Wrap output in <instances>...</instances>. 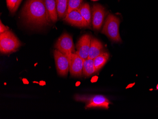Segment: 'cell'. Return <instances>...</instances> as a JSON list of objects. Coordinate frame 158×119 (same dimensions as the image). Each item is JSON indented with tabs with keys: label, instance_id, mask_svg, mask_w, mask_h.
<instances>
[{
	"label": "cell",
	"instance_id": "6da1fadb",
	"mask_svg": "<svg viewBox=\"0 0 158 119\" xmlns=\"http://www.w3.org/2000/svg\"><path fill=\"white\" fill-rule=\"evenodd\" d=\"M27 23L37 27L47 25L50 22L45 0H27L22 11Z\"/></svg>",
	"mask_w": 158,
	"mask_h": 119
},
{
	"label": "cell",
	"instance_id": "7a4b0ae2",
	"mask_svg": "<svg viewBox=\"0 0 158 119\" xmlns=\"http://www.w3.org/2000/svg\"><path fill=\"white\" fill-rule=\"evenodd\" d=\"M21 46V42L11 31L0 34L1 53L7 54L15 52Z\"/></svg>",
	"mask_w": 158,
	"mask_h": 119
},
{
	"label": "cell",
	"instance_id": "3957f363",
	"mask_svg": "<svg viewBox=\"0 0 158 119\" xmlns=\"http://www.w3.org/2000/svg\"><path fill=\"white\" fill-rule=\"evenodd\" d=\"M120 23L119 19L110 14L106 18L102 30V33L106 35L112 41L121 42L122 40L119 31Z\"/></svg>",
	"mask_w": 158,
	"mask_h": 119
},
{
	"label": "cell",
	"instance_id": "277c9868",
	"mask_svg": "<svg viewBox=\"0 0 158 119\" xmlns=\"http://www.w3.org/2000/svg\"><path fill=\"white\" fill-rule=\"evenodd\" d=\"M74 99L77 101L86 103L85 108H102L109 109L111 104L107 98L102 95L96 96H85V95H75Z\"/></svg>",
	"mask_w": 158,
	"mask_h": 119
},
{
	"label": "cell",
	"instance_id": "5b68a950",
	"mask_svg": "<svg viewBox=\"0 0 158 119\" xmlns=\"http://www.w3.org/2000/svg\"><path fill=\"white\" fill-rule=\"evenodd\" d=\"M55 48L56 49L67 56L70 60L71 55L75 52L72 37L68 34L64 33L56 42Z\"/></svg>",
	"mask_w": 158,
	"mask_h": 119
},
{
	"label": "cell",
	"instance_id": "8992f818",
	"mask_svg": "<svg viewBox=\"0 0 158 119\" xmlns=\"http://www.w3.org/2000/svg\"><path fill=\"white\" fill-rule=\"evenodd\" d=\"M57 71L61 76H66L70 68L69 60L67 56L56 49L54 52Z\"/></svg>",
	"mask_w": 158,
	"mask_h": 119
},
{
	"label": "cell",
	"instance_id": "52a82bcc",
	"mask_svg": "<svg viewBox=\"0 0 158 119\" xmlns=\"http://www.w3.org/2000/svg\"><path fill=\"white\" fill-rule=\"evenodd\" d=\"M106 15L104 8L100 4L93 5L92 9V23L94 29L100 30Z\"/></svg>",
	"mask_w": 158,
	"mask_h": 119
},
{
	"label": "cell",
	"instance_id": "ba28073f",
	"mask_svg": "<svg viewBox=\"0 0 158 119\" xmlns=\"http://www.w3.org/2000/svg\"><path fill=\"white\" fill-rule=\"evenodd\" d=\"M91 39L92 38L89 35H84L80 38L76 44V53L80 56L83 60L88 58L89 49L91 45Z\"/></svg>",
	"mask_w": 158,
	"mask_h": 119
},
{
	"label": "cell",
	"instance_id": "9c48e42d",
	"mask_svg": "<svg viewBox=\"0 0 158 119\" xmlns=\"http://www.w3.org/2000/svg\"><path fill=\"white\" fill-rule=\"evenodd\" d=\"M83 62L84 60L76 52L71 55L69 60V70L71 75L75 77H81L82 76L83 74Z\"/></svg>",
	"mask_w": 158,
	"mask_h": 119
},
{
	"label": "cell",
	"instance_id": "30bf717a",
	"mask_svg": "<svg viewBox=\"0 0 158 119\" xmlns=\"http://www.w3.org/2000/svg\"><path fill=\"white\" fill-rule=\"evenodd\" d=\"M64 20L68 23L80 28H87L90 26L81 16L78 10H75L67 14Z\"/></svg>",
	"mask_w": 158,
	"mask_h": 119
},
{
	"label": "cell",
	"instance_id": "8fae6325",
	"mask_svg": "<svg viewBox=\"0 0 158 119\" xmlns=\"http://www.w3.org/2000/svg\"><path fill=\"white\" fill-rule=\"evenodd\" d=\"M104 52V46L102 43L96 38H92L88 58L94 59Z\"/></svg>",
	"mask_w": 158,
	"mask_h": 119
},
{
	"label": "cell",
	"instance_id": "7c38bea8",
	"mask_svg": "<svg viewBox=\"0 0 158 119\" xmlns=\"http://www.w3.org/2000/svg\"><path fill=\"white\" fill-rule=\"evenodd\" d=\"M45 3L50 19L53 23H55L58 16L56 0H45Z\"/></svg>",
	"mask_w": 158,
	"mask_h": 119
},
{
	"label": "cell",
	"instance_id": "4fadbf2b",
	"mask_svg": "<svg viewBox=\"0 0 158 119\" xmlns=\"http://www.w3.org/2000/svg\"><path fill=\"white\" fill-rule=\"evenodd\" d=\"M110 55L106 52H104L93 59L96 72L98 71L105 65L109 59Z\"/></svg>",
	"mask_w": 158,
	"mask_h": 119
},
{
	"label": "cell",
	"instance_id": "5bb4252c",
	"mask_svg": "<svg viewBox=\"0 0 158 119\" xmlns=\"http://www.w3.org/2000/svg\"><path fill=\"white\" fill-rule=\"evenodd\" d=\"M96 72L93 59L88 58L84 60L82 71L83 75L85 77H88Z\"/></svg>",
	"mask_w": 158,
	"mask_h": 119
},
{
	"label": "cell",
	"instance_id": "9a60e30c",
	"mask_svg": "<svg viewBox=\"0 0 158 119\" xmlns=\"http://www.w3.org/2000/svg\"><path fill=\"white\" fill-rule=\"evenodd\" d=\"M78 11L90 26L92 21V11L89 4L88 3H83L78 9Z\"/></svg>",
	"mask_w": 158,
	"mask_h": 119
},
{
	"label": "cell",
	"instance_id": "2e32d148",
	"mask_svg": "<svg viewBox=\"0 0 158 119\" xmlns=\"http://www.w3.org/2000/svg\"><path fill=\"white\" fill-rule=\"evenodd\" d=\"M57 11L59 18H65L67 14L69 0H56Z\"/></svg>",
	"mask_w": 158,
	"mask_h": 119
},
{
	"label": "cell",
	"instance_id": "e0dca14e",
	"mask_svg": "<svg viewBox=\"0 0 158 119\" xmlns=\"http://www.w3.org/2000/svg\"><path fill=\"white\" fill-rule=\"evenodd\" d=\"M22 0H6V4L10 12L14 13L17 10Z\"/></svg>",
	"mask_w": 158,
	"mask_h": 119
},
{
	"label": "cell",
	"instance_id": "ac0fdd59",
	"mask_svg": "<svg viewBox=\"0 0 158 119\" xmlns=\"http://www.w3.org/2000/svg\"><path fill=\"white\" fill-rule=\"evenodd\" d=\"M83 0H69L67 14L73 11L78 10L82 5Z\"/></svg>",
	"mask_w": 158,
	"mask_h": 119
},
{
	"label": "cell",
	"instance_id": "d6986e66",
	"mask_svg": "<svg viewBox=\"0 0 158 119\" xmlns=\"http://www.w3.org/2000/svg\"><path fill=\"white\" fill-rule=\"evenodd\" d=\"M9 28L4 25L1 20V22H0V34L5 32L9 31Z\"/></svg>",
	"mask_w": 158,
	"mask_h": 119
},
{
	"label": "cell",
	"instance_id": "ffe728a7",
	"mask_svg": "<svg viewBox=\"0 0 158 119\" xmlns=\"http://www.w3.org/2000/svg\"><path fill=\"white\" fill-rule=\"evenodd\" d=\"M157 89L158 90V85H157Z\"/></svg>",
	"mask_w": 158,
	"mask_h": 119
},
{
	"label": "cell",
	"instance_id": "44dd1931",
	"mask_svg": "<svg viewBox=\"0 0 158 119\" xmlns=\"http://www.w3.org/2000/svg\"><path fill=\"white\" fill-rule=\"evenodd\" d=\"M92 1H97V0H92Z\"/></svg>",
	"mask_w": 158,
	"mask_h": 119
}]
</instances>
